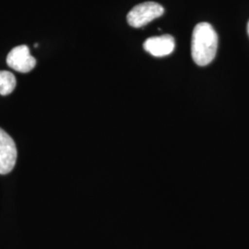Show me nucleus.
Wrapping results in <instances>:
<instances>
[{
    "label": "nucleus",
    "mask_w": 249,
    "mask_h": 249,
    "mask_svg": "<svg viewBox=\"0 0 249 249\" xmlns=\"http://www.w3.org/2000/svg\"><path fill=\"white\" fill-rule=\"evenodd\" d=\"M218 36L210 23L196 24L192 34L191 54L197 66L204 67L213 62L217 53Z\"/></svg>",
    "instance_id": "f257e3e1"
},
{
    "label": "nucleus",
    "mask_w": 249,
    "mask_h": 249,
    "mask_svg": "<svg viewBox=\"0 0 249 249\" xmlns=\"http://www.w3.org/2000/svg\"><path fill=\"white\" fill-rule=\"evenodd\" d=\"M164 12L163 7L156 2H145L135 6L127 14V22L134 28H142Z\"/></svg>",
    "instance_id": "f03ea898"
},
{
    "label": "nucleus",
    "mask_w": 249,
    "mask_h": 249,
    "mask_svg": "<svg viewBox=\"0 0 249 249\" xmlns=\"http://www.w3.org/2000/svg\"><path fill=\"white\" fill-rule=\"evenodd\" d=\"M17 160V149L14 141L0 128V175H7L14 168Z\"/></svg>",
    "instance_id": "7ed1b4c3"
},
{
    "label": "nucleus",
    "mask_w": 249,
    "mask_h": 249,
    "mask_svg": "<svg viewBox=\"0 0 249 249\" xmlns=\"http://www.w3.org/2000/svg\"><path fill=\"white\" fill-rule=\"evenodd\" d=\"M9 68L20 73L32 71L36 65V59L31 54L27 45H18L13 48L7 56Z\"/></svg>",
    "instance_id": "20e7f679"
},
{
    "label": "nucleus",
    "mask_w": 249,
    "mask_h": 249,
    "mask_svg": "<svg viewBox=\"0 0 249 249\" xmlns=\"http://www.w3.org/2000/svg\"><path fill=\"white\" fill-rule=\"evenodd\" d=\"M175 46V39L169 35L153 36L147 39L143 44V48L145 49V51L156 57L166 56L173 53Z\"/></svg>",
    "instance_id": "39448f33"
},
{
    "label": "nucleus",
    "mask_w": 249,
    "mask_h": 249,
    "mask_svg": "<svg viewBox=\"0 0 249 249\" xmlns=\"http://www.w3.org/2000/svg\"><path fill=\"white\" fill-rule=\"evenodd\" d=\"M16 78L11 72L0 71V95H9L16 88Z\"/></svg>",
    "instance_id": "423d86ee"
},
{
    "label": "nucleus",
    "mask_w": 249,
    "mask_h": 249,
    "mask_svg": "<svg viewBox=\"0 0 249 249\" xmlns=\"http://www.w3.org/2000/svg\"><path fill=\"white\" fill-rule=\"evenodd\" d=\"M248 33H249V24H248Z\"/></svg>",
    "instance_id": "0eeeda50"
}]
</instances>
